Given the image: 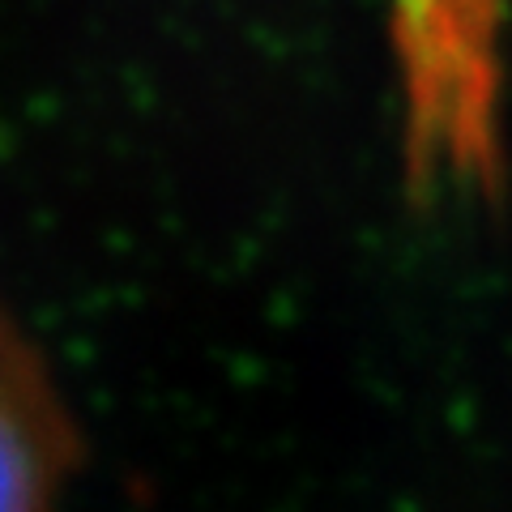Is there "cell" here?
Masks as SVG:
<instances>
[{"label": "cell", "instance_id": "obj_1", "mask_svg": "<svg viewBox=\"0 0 512 512\" xmlns=\"http://www.w3.org/2000/svg\"><path fill=\"white\" fill-rule=\"evenodd\" d=\"M508 22L512 0H389L397 146L419 201L504 180Z\"/></svg>", "mask_w": 512, "mask_h": 512}, {"label": "cell", "instance_id": "obj_2", "mask_svg": "<svg viewBox=\"0 0 512 512\" xmlns=\"http://www.w3.org/2000/svg\"><path fill=\"white\" fill-rule=\"evenodd\" d=\"M77 444L56 372L0 299V512H56Z\"/></svg>", "mask_w": 512, "mask_h": 512}]
</instances>
